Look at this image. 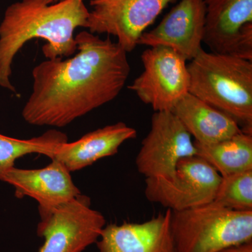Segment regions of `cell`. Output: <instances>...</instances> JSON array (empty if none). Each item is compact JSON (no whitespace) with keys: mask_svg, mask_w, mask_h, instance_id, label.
<instances>
[{"mask_svg":"<svg viewBox=\"0 0 252 252\" xmlns=\"http://www.w3.org/2000/svg\"><path fill=\"white\" fill-rule=\"evenodd\" d=\"M176 0H91L87 28L93 34L117 38L126 52L137 46L140 36L167 5Z\"/></svg>","mask_w":252,"mask_h":252,"instance_id":"cell-9","label":"cell"},{"mask_svg":"<svg viewBox=\"0 0 252 252\" xmlns=\"http://www.w3.org/2000/svg\"><path fill=\"white\" fill-rule=\"evenodd\" d=\"M0 181L14 187L16 198L31 197L43 208L62 205L81 194L73 182L70 172L54 160L40 169L10 167L0 172Z\"/></svg>","mask_w":252,"mask_h":252,"instance_id":"cell-12","label":"cell"},{"mask_svg":"<svg viewBox=\"0 0 252 252\" xmlns=\"http://www.w3.org/2000/svg\"><path fill=\"white\" fill-rule=\"evenodd\" d=\"M210 51L252 61V0H204Z\"/></svg>","mask_w":252,"mask_h":252,"instance_id":"cell-10","label":"cell"},{"mask_svg":"<svg viewBox=\"0 0 252 252\" xmlns=\"http://www.w3.org/2000/svg\"><path fill=\"white\" fill-rule=\"evenodd\" d=\"M89 11L84 0H21L9 5L0 23V86L16 93L10 80L15 56L33 39L47 41V59H63L77 51L74 31L87 28Z\"/></svg>","mask_w":252,"mask_h":252,"instance_id":"cell-2","label":"cell"},{"mask_svg":"<svg viewBox=\"0 0 252 252\" xmlns=\"http://www.w3.org/2000/svg\"><path fill=\"white\" fill-rule=\"evenodd\" d=\"M67 142V135L56 129L28 140H20L0 134V172L14 167L17 159L28 154H43L48 157L61 144Z\"/></svg>","mask_w":252,"mask_h":252,"instance_id":"cell-17","label":"cell"},{"mask_svg":"<svg viewBox=\"0 0 252 252\" xmlns=\"http://www.w3.org/2000/svg\"><path fill=\"white\" fill-rule=\"evenodd\" d=\"M217 252H252V241L228 247Z\"/></svg>","mask_w":252,"mask_h":252,"instance_id":"cell-19","label":"cell"},{"mask_svg":"<svg viewBox=\"0 0 252 252\" xmlns=\"http://www.w3.org/2000/svg\"><path fill=\"white\" fill-rule=\"evenodd\" d=\"M37 235L44 238L39 252H82L97 243L106 225L101 212L85 195L58 206L39 207Z\"/></svg>","mask_w":252,"mask_h":252,"instance_id":"cell-5","label":"cell"},{"mask_svg":"<svg viewBox=\"0 0 252 252\" xmlns=\"http://www.w3.org/2000/svg\"><path fill=\"white\" fill-rule=\"evenodd\" d=\"M189 93L252 135V61L200 50L187 64Z\"/></svg>","mask_w":252,"mask_h":252,"instance_id":"cell-3","label":"cell"},{"mask_svg":"<svg viewBox=\"0 0 252 252\" xmlns=\"http://www.w3.org/2000/svg\"><path fill=\"white\" fill-rule=\"evenodd\" d=\"M195 144L196 156L221 177L252 170V135L241 132L212 144Z\"/></svg>","mask_w":252,"mask_h":252,"instance_id":"cell-16","label":"cell"},{"mask_svg":"<svg viewBox=\"0 0 252 252\" xmlns=\"http://www.w3.org/2000/svg\"><path fill=\"white\" fill-rule=\"evenodd\" d=\"M175 252H217L252 241V211L228 210L215 202L172 211Z\"/></svg>","mask_w":252,"mask_h":252,"instance_id":"cell-4","label":"cell"},{"mask_svg":"<svg viewBox=\"0 0 252 252\" xmlns=\"http://www.w3.org/2000/svg\"><path fill=\"white\" fill-rule=\"evenodd\" d=\"M54 2H59V1H63V0H54Z\"/></svg>","mask_w":252,"mask_h":252,"instance_id":"cell-20","label":"cell"},{"mask_svg":"<svg viewBox=\"0 0 252 252\" xmlns=\"http://www.w3.org/2000/svg\"><path fill=\"white\" fill-rule=\"evenodd\" d=\"M137 135L135 128L118 122L89 132L75 142L61 144L48 157L61 162L68 171H77L99 159L115 155L124 142Z\"/></svg>","mask_w":252,"mask_h":252,"instance_id":"cell-14","label":"cell"},{"mask_svg":"<svg viewBox=\"0 0 252 252\" xmlns=\"http://www.w3.org/2000/svg\"><path fill=\"white\" fill-rule=\"evenodd\" d=\"M221 176L201 158L194 156L179 162L170 178H147L146 198L166 210L183 211L212 203Z\"/></svg>","mask_w":252,"mask_h":252,"instance_id":"cell-6","label":"cell"},{"mask_svg":"<svg viewBox=\"0 0 252 252\" xmlns=\"http://www.w3.org/2000/svg\"><path fill=\"white\" fill-rule=\"evenodd\" d=\"M75 41L73 57L48 59L32 69V91L22 111L28 124L64 127L114 100L125 86L130 66L122 46L86 31Z\"/></svg>","mask_w":252,"mask_h":252,"instance_id":"cell-1","label":"cell"},{"mask_svg":"<svg viewBox=\"0 0 252 252\" xmlns=\"http://www.w3.org/2000/svg\"><path fill=\"white\" fill-rule=\"evenodd\" d=\"M141 59L143 72L128 89L154 112H172L189 93L187 61L165 46L149 47L142 53Z\"/></svg>","mask_w":252,"mask_h":252,"instance_id":"cell-7","label":"cell"},{"mask_svg":"<svg viewBox=\"0 0 252 252\" xmlns=\"http://www.w3.org/2000/svg\"><path fill=\"white\" fill-rule=\"evenodd\" d=\"M213 202L233 211H252V170L221 177Z\"/></svg>","mask_w":252,"mask_h":252,"instance_id":"cell-18","label":"cell"},{"mask_svg":"<svg viewBox=\"0 0 252 252\" xmlns=\"http://www.w3.org/2000/svg\"><path fill=\"white\" fill-rule=\"evenodd\" d=\"M172 112L193 136L195 143L215 144L243 132L233 119L189 93Z\"/></svg>","mask_w":252,"mask_h":252,"instance_id":"cell-15","label":"cell"},{"mask_svg":"<svg viewBox=\"0 0 252 252\" xmlns=\"http://www.w3.org/2000/svg\"><path fill=\"white\" fill-rule=\"evenodd\" d=\"M166 210L142 223L106 225L97 240L98 252H175Z\"/></svg>","mask_w":252,"mask_h":252,"instance_id":"cell-13","label":"cell"},{"mask_svg":"<svg viewBox=\"0 0 252 252\" xmlns=\"http://www.w3.org/2000/svg\"><path fill=\"white\" fill-rule=\"evenodd\" d=\"M205 26L204 0H180L157 27L144 32L137 46H165L190 61L203 49Z\"/></svg>","mask_w":252,"mask_h":252,"instance_id":"cell-11","label":"cell"},{"mask_svg":"<svg viewBox=\"0 0 252 252\" xmlns=\"http://www.w3.org/2000/svg\"><path fill=\"white\" fill-rule=\"evenodd\" d=\"M191 136L172 112H154L151 129L136 157L137 170L147 178H170L179 162L196 156Z\"/></svg>","mask_w":252,"mask_h":252,"instance_id":"cell-8","label":"cell"}]
</instances>
